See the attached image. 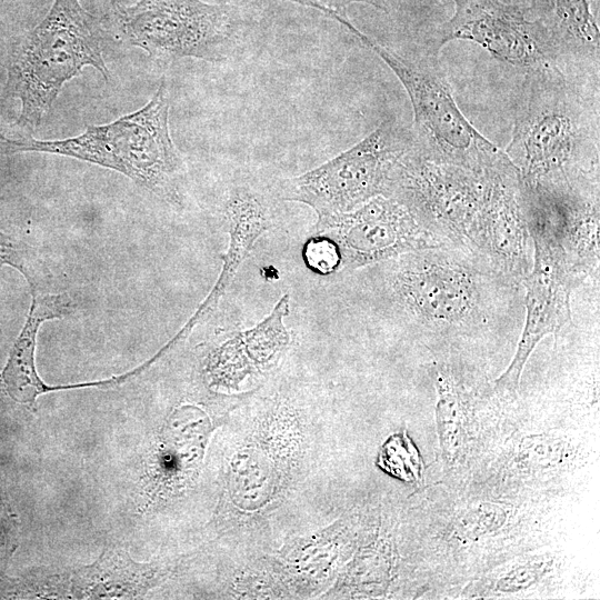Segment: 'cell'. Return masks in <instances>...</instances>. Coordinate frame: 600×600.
Here are the masks:
<instances>
[{
  "label": "cell",
  "mask_w": 600,
  "mask_h": 600,
  "mask_svg": "<svg viewBox=\"0 0 600 600\" xmlns=\"http://www.w3.org/2000/svg\"><path fill=\"white\" fill-rule=\"evenodd\" d=\"M212 523L229 554L270 552L299 533L304 499L329 487V406L309 387L272 382L228 420ZM311 502V500L309 499Z\"/></svg>",
  "instance_id": "6da1fadb"
},
{
  "label": "cell",
  "mask_w": 600,
  "mask_h": 600,
  "mask_svg": "<svg viewBox=\"0 0 600 600\" xmlns=\"http://www.w3.org/2000/svg\"><path fill=\"white\" fill-rule=\"evenodd\" d=\"M392 303L412 329L453 339L517 323L520 284L484 259L457 248H430L384 261Z\"/></svg>",
  "instance_id": "7a4b0ae2"
},
{
  "label": "cell",
  "mask_w": 600,
  "mask_h": 600,
  "mask_svg": "<svg viewBox=\"0 0 600 600\" xmlns=\"http://www.w3.org/2000/svg\"><path fill=\"white\" fill-rule=\"evenodd\" d=\"M599 84L556 67L524 72L504 153L521 180L599 172Z\"/></svg>",
  "instance_id": "3957f363"
},
{
  "label": "cell",
  "mask_w": 600,
  "mask_h": 600,
  "mask_svg": "<svg viewBox=\"0 0 600 600\" xmlns=\"http://www.w3.org/2000/svg\"><path fill=\"white\" fill-rule=\"evenodd\" d=\"M86 66L109 79L99 23L79 0H54L46 17L8 53L1 100L20 101L19 130L33 133L63 84Z\"/></svg>",
  "instance_id": "277c9868"
},
{
  "label": "cell",
  "mask_w": 600,
  "mask_h": 600,
  "mask_svg": "<svg viewBox=\"0 0 600 600\" xmlns=\"http://www.w3.org/2000/svg\"><path fill=\"white\" fill-rule=\"evenodd\" d=\"M363 47L376 53L406 89L413 109V148L437 162L489 170L510 161L464 117L439 60L440 50L423 39L408 52L390 49L360 31L348 17L333 18Z\"/></svg>",
  "instance_id": "5b68a950"
},
{
  "label": "cell",
  "mask_w": 600,
  "mask_h": 600,
  "mask_svg": "<svg viewBox=\"0 0 600 600\" xmlns=\"http://www.w3.org/2000/svg\"><path fill=\"white\" fill-rule=\"evenodd\" d=\"M169 93L161 83L141 109L110 123L89 126L63 140H10L9 154L46 152L116 170L160 198L180 204L183 161L169 130Z\"/></svg>",
  "instance_id": "8992f818"
},
{
  "label": "cell",
  "mask_w": 600,
  "mask_h": 600,
  "mask_svg": "<svg viewBox=\"0 0 600 600\" xmlns=\"http://www.w3.org/2000/svg\"><path fill=\"white\" fill-rule=\"evenodd\" d=\"M509 161L489 170L437 163L411 147L394 163L386 197L403 204L448 246L477 256L483 218L499 176Z\"/></svg>",
  "instance_id": "52a82bcc"
},
{
  "label": "cell",
  "mask_w": 600,
  "mask_h": 600,
  "mask_svg": "<svg viewBox=\"0 0 600 600\" xmlns=\"http://www.w3.org/2000/svg\"><path fill=\"white\" fill-rule=\"evenodd\" d=\"M520 193L532 243L582 282L599 263V172L520 178Z\"/></svg>",
  "instance_id": "ba28073f"
},
{
  "label": "cell",
  "mask_w": 600,
  "mask_h": 600,
  "mask_svg": "<svg viewBox=\"0 0 600 600\" xmlns=\"http://www.w3.org/2000/svg\"><path fill=\"white\" fill-rule=\"evenodd\" d=\"M412 143L411 129L386 120L350 149L284 182L282 198L309 206L317 219L349 212L384 196L394 163Z\"/></svg>",
  "instance_id": "9c48e42d"
},
{
  "label": "cell",
  "mask_w": 600,
  "mask_h": 600,
  "mask_svg": "<svg viewBox=\"0 0 600 600\" xmlns=\"http://www.w3.org/2000/svg\"><path fill=\"white\" fill-rule=\"evenodd\" d=\"M130 44L163 60H223L242 20L231 4L202 0H139L113 10Z\"/></svg>",
  "instance_id": "30bf717a"
},
{
  "label": "cell",
  "mask_w": 600,
  "mask_h": 600,
  "mask_svg": "<svg viewBox=\"0 0 600 600\" xmlns=\"http://www.w3.org/2000/svg\"><path fill=\"white\" fill-rule=\"evenodd\" d=\"M451 1L453 14L424 34L428 44L440 50L449 41H470L524 72L556 67L548 34L531 17L527 0Z\"/></svg>",
  "instance_id": "8fae6325"
},
{
  "label": "cell",
  "mask_w": 600,
  "mask_h": 600,
  "mask_svg": "<svg viewBox=\"0 0 600 600\" xmlns=\"http://www.w3.org/2000/svg\"><path fill=\"white\" fill-rule=\"evenodd\" d=\"M312 231L337 242L342 270L378 264L414 250L452 248L403 204L386 196L374 197L349 212L317 219Z\"/></svg>",
  "instance_id": "7c38bea8"
},
{
  "label": "cell",
  "mask_w": 600,
  "mask_h": 600,
  "mask_svg": "<svg viewBox=\"0 0 600 600\" xmlns=\"http://www.w3.org/2000/svg\"><path fill=\"white\" fill-rule=\"evenodd\" d=\"M578 284L557 259L533 246V264L522 282L524 326L509 367L494 382L498 396L517 397L523 368L536 346L547 334H557L570 321V298Z\"/></svg>",
  "instance_id": "4fadbf2b"
},
{
  "label": "cell",
  "mask_w": 600,
  "mask_h": 600,
  "mask_svg": "<svg viewBox=\"0 0 600 600\" xmlns=\"http://www.w3.org/2000/svg\"><path fill=\"white\" fill-rule=\"evenodd\" d=\"M214 428L211 416L197 406L171 412L152 456L150 477L158 494L178 497L193 487Z\"/></svg>",
  "instance_id": "5bb4252c"
},
{
  "label": "cell",
  "mask_w": 600,
  "mask_h": 600,
  "mask_svg": "<svg viewBox=\"0 0 600 600\" xmlns=\"http://www.w3.org/2000/svg\"><path fill=\"white\" fill-rule=\"evenodd\" d=\"M289 294H283L273 310L253 328L236 332L210 356L207 370L211 384L238 390L249 378L273 371L287 350L290 337L284 326Z\"/></svg>",
  "instance_id": "9a60e30c"
},
{
  "label": "cell",
  "mask_w": 600,
  "mask_h": 600,
  "mask_svg": "<svg viewBox=\"0 0 600 600\" xmlns=\"http://www.w3.org/2000/svg\"><path fill=\"white\" fill-rule=\"evenodd\" d=\"M562 72L599 83L600 32L589 0H527Z\"/></svg>",
  "instance_id": "2e32d148"
},
{
  "label": "cell",
  "mask_w": 600,
  "mask_h": 600,
  "mask_svg": "<svg viewBox=\"0 0 600 600\" xmlns=\"http://www.w3.org/2000/svg\"><path fill=\"white\" fill-rule=\"evenodd\" d=\"M224 211L230 238L228 249L221 256L222 268L219 278L183 329L166 346L167 350L183 340L197 323L201 322L216 309L236 278L240 266L252 251L256 241L270 226V217L264 199L246 187H236L230 192Z\"/></svg>",
  "instance_id": "e0dca14e"
},
{
  "label": "cell",
  "mask_w": 600,
  "mask_h": 600,
  "mask_svg": "<svg viewBox=\"0 0 600 600\" xmlns=\"http://www.w3.org/2000/svg\"><path fill=\"white\" fill-rule=\"evenodd\" d=\"M32 302L26 323L10 351L1 379L9 397L23 404H33L36 399L52 391L40 379L36 370L34 350L40 324L49 319L68 314L73 302L68 293L50 294L31 291Z\"/></svg>",
  "instance_id": "ac0fdd59"
},
{
  "label": "cell",
  "mask_w": 600,
  "mask_h": 600,
  "mask_svg": "<svg viewBox=\"0 0 600 600\" xmlns=\"http://www.w3.org/2000/svg\"><path fill=\"white\" fill-rule=\"evenodd\" d=\"M172 567L134 562L122 550H104L91 566L70 577L69 598H136L171 573Z\"/></svg>",
  "instance_id": "d6986e66"
},
{
  "label": "cell",
  "mask_w": 600,
  "mask_h": 600,
  "mask_svg": "<svg viewBox=\"0 0 600 600\" xmlns=\"http://www.w3.org/2000/svg\"><path fill=\"white\" fill-rule=\"evenodd\" d=\"M433 371L437 389V434L443 460L447 464H453L463 441L466 394L449 367L436 363Z\"/></svg>",
  "instance_id": "ffe728a7"
},
{
  "label": "cell",
  "mask_w": 600,
  "mask_h": 600,
  "mask_svg": "<svg viewBox=\"0 0 600 600\" xmlns=\"http://www.w3.org/2000/svg\"><path fill=\"white\" fill-rule=\"evenodd\" d=\"M10 266L20 271L30 290H42L48 271L33 248L0 231V268Z\"/></svg>",
  "instance_id": "44dd1931"
},
{
  "label": "cell",
  "mask_w": 600,
  "mask_h": 600,
  "mask_svg": "<svg viewBox=\"0 0 600 600\" xmlns=\"http://www.w3.org/2000/svg\"><path fill=\"white\" fill-rule=\"evenodd\" d=\"M504 506L482 502L464 512L457 526V534L466 540H478L500 530L508 520Z\"/></svg>",
  "instance_id": "7402d4cb"
},
{
  "label": "cell",
  "mask_w": 600,
  "mask_h": 600,
  "mask_svg": "<svg viewBox=\"0 0 600 600\" xmlns=\"http://www.w3.org/2000/svg\"><path fill=\"white\" fill-rule=\"evenodd\" d=\"M317 9L328 16L337 13L348 17L347 9L352 3H366L389 14H413L432 0H289Z\"/></svg>",
  "instance_id": "603a6c76"
},
{
  "label": "cell",
  "mask_w": 600,
  "mask_h": 600,
  "mask_svg": "<svg viewBox=\"0 0 600 600\" xmlns=\"http://www.w3.org/2000/svg\"><path fill=\"white\" fill-rule=\"evenodd\" d=\"M306 267L320 276L342 270V254L337 242L324 233H313L302 247Z\"/></svg>",
  "instance_id": "cb8c5ba5"
},
{
  "label": "cell",
  "mask_w": 600,
  "mask_h": 600,
  "mask_svg": "<svg viewBox=\"0 0 600 600\" xmlns=\"http://www.w3.org/2000/svg\"><path fill=\"white\" fill-rule=\"evenodd\" d=\"M568 453L566 443L549 436H529L522 439L520 457L529 467L549 468L563 461Z\"/></svg>",
  "instance_id": "d4e9b609"
},
{
  "label": "cell",
  "mask_w": 600,
  "mask_h": 600,
  "mask_svg": "<svg viewBox=\"0 0 600 600\" xmlns=\"http://www.w3.org/2000/svg\"><path fill=\"white\" fill-rule=\"evenodd\" d=\"M550 561H530L519 564L499 577L496 590L516 593L531 588L550 570Z\"/></svg>",
  "instance_id": "484cf974"
},
{
  "label": "cell",
  "mask_w": 600,
  "mask_h": 600,
  "mask_svg": "<svg viewBox=\"0 0 600 600\" xmlns=\"http://www.w3.org/2000/svg\"><path fill=\"white\" fill-rule=\"evenodd\" d=\"M17 547L13 517L0 497V576Z\"/></svg>",
  "instance_id": "4316f807"
},
{
  "label": "cell",
  "mask_w": 600,
  "mask_h": 600,
  "mask_svg": "<svg viewBox=\"0 0 600 600\" xmlns=\"http://www.w3.org/2000/svg\"><path fill=\"white\" fill-rule=\"evenodd\" d=\"M10 139L0 132V154H9Z\"/></svg>",
  "instance_id": "83f0119b"
},
{
  "label": "cell",
  "mask_w": 600,
  "mask_h": 600,
  "mask_svg": "<svg viewBox=\"0 0 600 600\" xmlns=\"http://www.w3.org/2000/svg\"><path fill=\"white\" fill-rule=\"evenodd\" d=\"M112 9H118L127 4V0H110Z\"/></svg>",
  "instance_id": "f1b7e54d"
}]
</instances>
